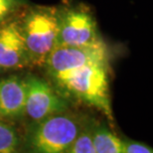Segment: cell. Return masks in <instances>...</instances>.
Wrapping results in <instances>:
<instances>
[{"label": "cell", "instance_id": "6da1fadb", "mask_svg": "<svg viewBox=\"0 0 153 153\" xmlns=\"http://www.w3.org/2000/svg\"><path fill=\"white\" fill-rule=\"evenodd\" d=\"M108 66L88 65L53 76L64 91L102 111L114 121L108 85Z\"/></svg>", "mask_w": 153, "mask_h": 153}, {"label": "cell", "instance_id": "7a4b0ae2", "mask_svg": "<svg viewBox=\"0 0 153 153\" xmlns=\"http://www.w3.org/2000/svg\"><path fill=\"white\" fill-rule=\"evenodd\" d=\"M20 25L30 64L43 66L57 44L59 9L35 7L28 11Z\"/></svg>", "mask_w": 153, "mask_h": 153}, {"label": "cell", "instance_id": "3957f363", "mask_svg": "<svg viewBox=\"0 0 153 153\" xmlns=\"http://www.w3.org/2000/svg\"><path fill=\"white\" fill-rule=\"evenodd\" d=\"M79 134L75 117L65 112L38 121L28 136L30 153H67Z\"/></svg>", "mask_w": 153, "mask_h": 153}, {"label": "cell", "instance_id": "277c9868", "mask_svg": "<svg viewBox=\"0 0 153 153\" xmlns=\"http://www.w3.org/2000/svg\"><path fill=\"white\" fill-rule=\"evenodd\" d=\"M88 65H109V52L105 42L90 46H56L44 66L53 78Z\"/></svg>", "mask_w": 153, "mask_h": 153}, {"label": "cell", "instance_id": "5b68a950", "mask_svg": "<svg viewBox=\"0 0 153 153\" xmlns=\"http://www.w3.org/2000/svg\"><path fill=\"white\" fill-rule=\"evenodd\" d=\"M103 42L90 12L81 8L59 10L56 46H90Z\"/></svg>", "mask_w": 153, "mask_h": 153}, {"label": "cell", "instance_id": "8992f818", "mask_svg": "<svg viewBox=\"0 0 153 153\" xmlns=\"http://www.w3.org/2000/svg\"><path fill=\"white\" fill-rule=\"evenodd\" d=\"M25 82V114L33 120L38 122L67 111V102L58 96L45 81L37 76H29Z\"/></svg>", "mask_w": 153, "mask_h": 153}, {"label": "cell", "instance_id": "52a82bcc", "mask_svg": "<svg viewBox=\"0 0 153 153\" xmlns=\"http://www.w3.org/2000/svg\"><path fill=\"white\" fill-rule=\"evenodd\" d=\"M29 64L20 23L10 21L0 25V69H21Z\"/></svg>", "mask_w": 153, "mask_h": 153}, {"label": "cell", "instance_id": "ba28073f", "mask_svg": "<svg viewBox=\"0 0 153 153\" xmlns=\"http://www.w3.org/2000/svg\"><path fill=\"white\" fill-rule=\"evenodd\" d=\"M26 82L17 76L0 79V117L16 118L25 114Z\"/></svg>", "mask_w": 153, "mask_h": 153}, {"label": "cell", "instance_id": "9c48e42d", "mask_svg": "<svg viewBox=\"0 0 153 153\" xmlns=\"http://www.w3.org/2000/svg\"><path fill=\"white\" fill-rule=\"evenodd\" d=\"M91 138L97 153H125L123 141L108 128H97Z\"/></svg>", "mask_w": 153, "mask_h": 153}, {"label": "cell", "instance_id": "30bf717a", "mask_svg": "<svg viewBox=\"0 0 153 153\" xmlns=\"http://www.w3.org/2000/svg\"><path fill=\"white\" fill-rule=\"evenodd\" d=\"M19 137L15 128L0 120V153H17Z\"/></svg>", "mask_w": 153, "mask_h": 153}, {"label": "cell", "instance_id": "8fae6325", "mask_svg": "<svg viewBox=\"0 0 153 153\" xmlns=\"http://www.w3.org/2000/svg\"><path fill=\"white\" fill-rule=\"evenodd\" d=\"M67 153H97L93 143L91 133L88 131L79 132Z\"/></svg>", "mask_w": 153, "mask_h": 153}, {"label": "cell", "instance_id": "7c38bea8", "mask_svg": "<svg viewBox=\"0 0 153 153\" xmlns=\"http://www.w3.org/2000/svg\"><path fill=\"white\" fill-rule=\"evenodd\" d=\"M23 3L24 0H0V25L4 24Z\"/></svg>", "mask_w": 153, "mask_h": 153}, {"label": "cell", "instance_id": "4fadbf2b", "mask_svg": "<svg viewBox=\"0 0 153 153\" xmlns=\"http://www.w3.org/2000/svg\"><path fill=\"white\" fill-rule=\"evenodd\" d=\"M125 153H153L152 149L142 143L135 141H123Z\"/></svg>", "mask_w": 153, "mask_h": 153}, {"label": "cell", "instance_id": "5bb4252c", "mask_svg": "<svg viewBox=\"0 0 153 153\" xmlns=\"http://www.w3.org/2000/svg\"><path fill=\"white\" fill-rule=\"evenodd\" d=\"M0 71H1V69H0Z\"/></svg>", "mask_w": 153, "mask_h": 153}]
</instances>
